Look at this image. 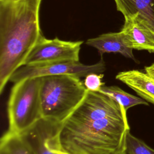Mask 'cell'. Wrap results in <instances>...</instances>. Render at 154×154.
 <instances>
[{"label": "cell", "mask_w": 154, "mask_h": 154, "mask_svg": "<svg viewBox=\"0 0 154 154\" xmlns=\"http://www.w3.org/2000/svg\"><path fill=\"white\" fill-rule=\"evenodd\" d=\"M114 154H127L125 150V141L121 147L114 153Z\"/></svg>", "instance_id": "17"}, {"label": "cell", "mask_w": 154, "mask_h": 154, "mask_svg": "<svg viewBox=\"0 0 154 154\" xmlns=\"http://www.w3.org/2000/svg\"><path fill=\"white\" fill-rule=\"evenodd\" d=\"M0 154H35L28 141L22 135L6 131L0 140Z\"/></svg>", "instance_id": "12"}, {"label": "cell", "mask_w": 154, "mask_h": 154, "mask_svg": "<svg viewBox=\"0 0 154 154\" xmlns=\"http://www.w3.org/2000/svg\"><path fill=\"white\" fill-rule=\"evenodd\" d=\"M87 91L81 78L75 75L41 77L42 119L61 124L80 105Z\"/></svg>", "instance_id": "3"}, {"label": "cell", "mask_w": 154, "mask_h": 154, "mask_svg": "<svg viewBox=\"0 0 154 154\" xmlns=\"http://www.w3.org/2000/svg\"><path fill=\"white\" fill-rule=\"evenodd\" d=\"M55 152V151H54ZM57 152V153H58V154H63V153H60V152Z\"/></svg>", "instance_id": "18"}, {"label": "cell", "mask_w": 154, "mask_h": 154, "mask_svg": "<svg viewBox=\"0 0 154 154\" xmlns=\"http://www.w3.org/2000/svg\"><path fill=\"white\" fill-rule=\"evenodd\" d=\"M128 131L126 111L105 94L88 90L80 105L55 126L48 144L63 154H114Z\"/></svg>", "instance_id": "1"}, {"label": "cell", "mask_w": 154, "mask_h": 154, "mask_svg": "<svg viewBox=\"0 0 154 154\" xmlns=\"http://www.w3.org/2000/svg\"><path fill=\"white\" fill-rule=\"evenodd\" d=\"M106 70L105 63L102 58L93 64H84L79 61H64L36 65H24L17 69L10 81L16 83L26 78L48 75H70L79 78L92 73H103Z\"/></svg>", "instance_id": "5"}, {"label": "cell", "mask_w": 154, "mask_h": 154, "mask_svg": "<svg viewBox=\"0 0 154 154\" xmlns=\"http://www.w3.org/2000/svg\"><path fill=\"white\" fill-rule=\"evenodd\" d=\"M144 71L150 76L152 80L154 81V63L149 66L144 67Z\"/></svg>", "instance_id": "16"}, {"label": "cell", "mask_w": 154, "mask_h": 154, "mask_svg": "<svg viewBox=\"0 0 154 154\" xmlns=\"http://www.w3.org/2000/svg\"><path fill=\"white\" fill-rule=\"evenodd\" d=\"M99 92L103 93L114 100L126 111L129 108L136 105H149L144 99L129 94L117 86H106L105 85L102 87Z\"/></svg>", "instance_id": "13"}, {"label": "cell", "mask_w": 154, "mask_h": 154, "mask_svg": "<svg viewBox=\"0 0 154 154\" xmlns=\"http://www.w3.org/2000/svg\"><path fill=\"white\" fill-rule=\"evenodd\" d=\"M121 31L129 48L154 52V28L137 14L125 16Z\"/></svg>", "instance_id": "7"}, {"label": "cell", "mask_w": 154, "mask_h": 154, "mask_svg": "<svg viewBox=\"0 0 154 154\" xmlns=\"http://www.w3.org/2000/svg\"><path fill=\"white\" fill-rule=\"evenodd\" d=\"M125 150L127 154H154V149L149 146L143 140L126 132L125 137Z\"/></svg>", "instance_id": "14"}, {"label": "cell", "mask_w": 154, "mask_h": 154, "mask_svg": "<svg viewBox=\"0 0 154 154\" xmlns=\"http://www.w3.org/2000/svg\"><path fill=\"white\" fill-rule=\"evenodd\" d=\"M116 78L132 88L142 99L154 105V81L145 71H122L116 75Z\"/></svg>", "instance_id": "9"}, {"label": "cell", "mask_w": 154, "mask_h": 154, "mask_svg": "<svg viewBox=\"0 0 154 154\" xmlns=\"http://www.w3.org/2000/svg\"><path fill=\"white\" fill-rule=\"evenodd\" d=\"M41 77L14 83L7 103L8 131L22 135L42 119Z\"/></svg>", "instance_id": "4"}, {"label": "cell", "mask_w": 154, "mask_h": 154, "mask_svg": "<svg viewBox=\"0 0 154 154\" xmlns=\"http://www.w3.org/2000/svg\"><path fill=\"white\" fill-rule=\"evenodd\" d=\"M56 125L41 119L22 135L30 144L35 154H58L51 150L48 144V138Z\"/></svg>", "instance_id": "10"}, {"label": "cell", "mask_w": 154, "mask_h": 154, "mask_svg": "<svg viewBox=\"0 0 154 154\" xmlns=\"http://www.w3.org/2000/svg\"><path fill=\"white\" fill-rule=\"evenodd\" d=\"M124 17L137 14L154 28V0H114Z\"/></svg>", "instance_id": "11"}, {"label": "cell", "mask_w": 154, "mask_h": 154, "mask_svg": "<svg viewBox=\"0 0 154 154\" xmlns=\"http://www.w3.org/2000/svg\"><path fill=\"white\" fill-rule=\"evenodd\" d=\"M103 73H92L85 77L84 84L88 91L99 92L102 87L105 85V82L102 81Z\"/></svg>", "instance_id": "15"}, {"label": "cell", "mask_w": 154, "mask_h": 154, "mask_svg": "<svg viewBox=\"0 0 154 154\" xmlns=\"http://www.w3.org/2000/svg\"><path fill=\"white\" fill-rule=\"evenodd\" d=\"M86 45L96 48L100 56L105 53H119L137 62L133 54V49L128 46L125 36L122 31L104 33L97 37L89 38Z\"/></svg>", "instance_id": "8"}, {"label": "cell", "mask_w": 154, "mask_h": 154, "mask_svg": "<svg viewBox=\"0 0 154 154\" xmlns=\"http://www.w3.org/2000/svg\"><path fill=\"white\" fill-rule=\"evenodd\" d=\"M42 0H0V93L43 35Z\"/></svg>", "instance_id": "2"}, {"label": "cell", "mask_w": 154, "mask_h": 154, "mask_svg": "<svg viewBox=\"0 0 154 154\" xmlns=\"http://www.w3.org/2000/svg\"><path fill=\"white\" fill-rule=\"evenodd\" d=\"M82 43V41H64L57 37L48 39L42 35L27 56L23 66L79 61V54Z\"/></svg>", "instance_id": "6"}]
</instances>
